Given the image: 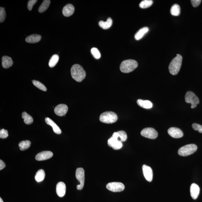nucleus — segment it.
<instances>
[{
  "label": "nucleus",
  "instance_id": "f257e3e1",
  "mask_svg": "<svg viewBox=\"0 0 202 202\" xmlns=\"http://www.w3.org/2000/svg\"><path fill=\"white\" fill-rule=\"evenodd\" d=\"M71 75L74 79L78 82H81L85 79L86 72L81 65L75 64L71 69Z\"/></svg>",
  "mask_w": 202,
  "mask_h": 202
},
{
  "label": "nucleus",
  "instance_id": "f03ea898",
  "mask_svg": "<svg viewBox=\"0 0 202 202\" xmlns=\"http://www.w3.org/2000/svg\"><path fill=\"white\" fill-rule=\"evenodd\" d=\"M182 61V56L179 54H177L176 57L172 60L168 67L170 74L174 75L178 74L180 70Z\"/></svg>",
  "mask_w": 202,
  "mask_h": 202
},
{
  "label": "nucleus",
  "instance_id": "7ed1b4c3",
  "mask_svg": "<svg viewBox=\"0 0 202 202\" xmlns=\"http://www.w3.org/2000/svg\"><path fill=\"white\" fill-rule=\"evenodd\" d=\"M138 66V63L134 60H125L122 62L120 69L122 72L128 73L132 72Z\"/></svg>",
  "mask_w": 202,
  "mask_h": 202
},
{
  "label": "nucleus",
  "instance_id": "20e7f679",
  "mask_svg": "<svg viewBox=\"0 0 202 202\" xmlns=\"http://www.w3.org/2000/svg\"><path fill=\"white\" fill-rule=\"evenodd\" d=\"M118 120V116L114 112L108 111L103 112L100 117V120L102 123H115Z\"/></svg>",
  "mask_w": 202,
  "mask_h": 202
},
{
  "label": "nucleus",
  "instance_id": "39448f33",
  "mask_svg": "<svg viewBox=\"0 0 202 202\" xmlns=\"http://www.w3.org/2000/svg\"><path fill=\"white\" fill-rule=\"evenodd\" d=\"M197 147L194 144L183 146L179 149L178 154L181 156H186L191 155L197 150Z\"/></svg>",
  "mask_w": 202,
  "mask_h": 202
},
{
  "label": "nucleus",
  "instance_id": "423d86ee",
  "mask_svg": "<svg viewBox=\"0 0 202 202\" xmlns=\"http://www.w3.org/2000/svg\"><path fill=\"white\" fill-rule=\"evenodd\" d=\"M185 102L191 104V108H193L196 107L199 103L200 101L196 95L192 91L187 92L185 96Z\"/></svg>",
  "mask_w": 202,
  "mask_h": 202
},
{
  "label": "nucleus",
  "instance_id": "0eeeda50",
  "mask_svg": "<svg viewBox=\"0 0 202 202\" xmlns=\"http://www.w3.org/2000/svg\"><path fill=\"white\" fill-rule=\"evenodd\" d=\"M76 177L80 182V184L77 186V189L79 190L83 188L85 182V171L83 168H78L76 171Z\"/></svg>",
  "mask_w": 202,
  "mask_h": 202
},
{
  "label": "nucleus",
  "instance_id": "6e6552de",
  "mask_svg": "<svg viewBox=\"0 0 202 202\" xmlns=\"http://www.w3.org/2000/svg\"><path fill=\"white\" fill-rule=\"evenodd\" d=\"M124 185L119 182H113L108 183L106 188L108 190L113 192H120L125 189Z\"/></svg>",
  "mask_w": 202,
  "mask_h": 202
},
{
  "label": "nucleus",
  "instance_id": "1a4fd4ad",
  "mask_svg": "<svg viewBox=\"0 0 202 202\" xmlns=\"http://www.w3.org/2000/svg\"><path fill=\"white\" fill-rule=\"evenodd\" d=\"M141 134L142 136L150 139H154L157 137L158 133L152 128H146L141 131Z\"/></svg>",
  "mask_w": 202,
  "mask_h": 202
},
{
  "label": "nucleus",
  "instance_id": "9d476101",
  "mask_svg": "<svg viewBox=\"0 0 202 202\" xmlns=\"http://www.w3.org/2000/svg\"><path fill=\"white\" fill-rule=\"evenodd\" d=\"M68 108L66 104H60L55 107L54 112L58 116L62 117L65 116L68 111Z\"/></svg>",
  "mask_w": 202,
  "mask_h": 202
},
{
  "label": "nucleus",
  "instance_id": "9b49d317",
  "mask_svg": "<svg viewBox=\"0 0 202 202\" xmlns=\"http://www.w3.org/2000/svg\"><path fill=\"white\" fill-rule=\"evenodd\" d=\"M142 170L145 179L149 182H151L153 179V171L152 168L148 166L143 165Z\"/></svg>",
  "mask_w": 202,
  "mask_h": 202
},
{
  "label": "nucleus",
  "instance_id": "f8f14e48",
  "mask_svg": "<svg viewBox=\"0 0 202 202\" xmlns=\"http://www.w3.org/2000/svg\"><path fill=\"white\" fill-rule=\"evenodd\" d=\"M53 153L50 151H42L39 153L35 157L36 160L38 161H44L49 159L53 156Z\"/></svg>",
  "mask_w": 202,
  "mask_h": 202
},
{
  "label": "nucleus",
  "instance_id": "ddd939ff",
  "mask_svg": "<svg viewBox=\"0 0 202 202\" xmlns=\"http://www.w3.org/2000/svg\"><path fill=\"white\" fill-rule=\"evenodd\" d=\"M168 132L170 136L174 138L182 137L183 136L182 131L180 129L176 127H171L168 129Z\"/></svg>",
  "mask_w": 202,
  "mask_h": 202
},
{
  "label": "nucleus",
  "instance_id": "4468645a",
  "mask_svg": "<svg viewBox=\"0 0 202 202\" xmlns=\"http://www.w3.org/2000/svg\"><path fill=\"white\" fill-rule=\"evenodd\" d=\"M108 145L109 147L114 149L118 150L123 147L122 142L119 140L115 139L113 137H110L108 140Z\"/></svg>",
  "mask_w": 202,
  "mask_h": 202
},
{
  "label": "nucleus",
  "instance_id": "2eb2a0df",
  "mask_svg": "<svg viewBox=\"0 0 202 202\" xmlns=\"http://www.w3.org/2000/svg\"><path fill=\"white\" fill-rule=\"evenodd\" d=\"M66 192V186L63 182H59L56 186V193L58 196L60 197H63L65 195Z\"/></svg>",
  "mask_w": 202,
  "mask_h": 202
},
{
  "label": "nucleus",
  "instance_id": "dca6fc26",
  "mask_svg": "<svg viewBox=\"0 0 202 202\" xmlns=\"http://www.w3.org/2000/svg\"><path fill=\"white\" fill-rule=\"evenodd\" d=\"M200 188L199 186L195 183H192L190 187V193L191 196L194 200L197 199L199 195Z\"/></svg>",
  "mask_w": 202,
  "mask_h": 202
},
{
  "label": "nucleus",
  "instance_id": "f3484780",
  "mask_svg": "<svg viewBox=\"0 0 202 202\" xmlns=\"http://www.w3.org/2000/svg\"><path fill=\"white\" fill-rule=\"evenodd\" d=\"M75 8L74 6L71 4H68L64 7L62 12L64 16L69 17L72 16L74 14Z\"/></svg>",
  "mask_w": 202,
  "mask_h": 202
},
{
  "label": "nucleus",
  "instance_id": "a211bd4d",
  "mask_svg": "<svg viewBox=\"0 0 202 202\" xmlns=\"http://www.w3.org/2000/svg\"><path fill=\"white\" fill-rule=\"evenodd\" d=\"M45 121L47 124L51 126L53 129V131L56 134H61V131L57 125L50 118L47 117L45 119Z\"/></svg>",
  "mask_w": 202,
  "mask_h": 202
},
{
  "label": "nucleus",
  "instance_id": "6ab92c4d",
  "mask_svg": "<svg viewBox=\"0 0 202 202\" xmlns=\"http://www.w3.org/2000/svg\"><path fill=\"white\" fill-rule=\"evenodd\" d=\"M13 64L12 60L10 57L4 56L2 58V65L4 68H9L12 66Z\"/></svg>",
  "mask_w": 202,
  "mask_h": 202
},
{
  "label": "nucleus",
  "instance_id": "aec40b11",
  "mask_svg": "<svg viewBox=\"0 0 202 202\" xmlns=\"http://www.w3.org/2000/svg\"><path fill=\"white\" fill-rule=\"evenodd\" d=\"M138 106L146 109H149L152 108V103L151 101L147 100H144L142 99H138L137 101Z\"/></svg>",
  "mask_w": 202,
  "mask_h": 202
},
{
  "label": "nucleus",
  "instance_id": "412c9836",
  "mask_svg": "<svg viewBox=\"0 0 202 202\" xmlns=\"http://www.w3.org/2000/svg\"><path fill=\"white\" fill-rule=\"evenodd\" d=\"M41 39V36L40 35L33 34L27 36L26 39V42L29 43H37L40 41Z\"/></svg>",
  "mask_w": 202,
  "mask_h": 202
},
{
  "label": "nucleus",
  "instance_id": "4be33fe9",
  "mask_svg": "<svg viewBox=\"0 0 202 202\" xmlns=\"http://www.w3.org/2000/svg\"><path fill=\"white\" fill-rule=\"evenodd\" d=\"M149 28L145 27L141 28L135 35L134 37L136 40H139L149 31Z\"/></svg>",
  "mask_w": 202,
  "mask_h": 202
},
{
  "label": "nucleus",
  "instance_id": "5701e85b",
  "mask_svg": "<svg viewBox=\"0 0 202 202\" xmlns=\"http://www.w3.org/2000/svg\"><path fill=\"white\" fill-rule=\"evenodd\" d=\"M99 25L101 27L104 29H109L112 25V20L111 18H108L106 22H104L103 21H100L99 22Z\"/></svg>",
  "mask_w": 202,
  "mask_h": 202
},
{
  "label": "nucleus",
  "instance_id": "b1692460",
  "mask_svg": "<svg viewBox=\"0 0 202 202\" xmlns=\"http://www.w3.org/2000/svg\"><path fill=\"white\" fill-rule=\"evenodd\" d=\"M45 173L44 170L41 169L37 172L35 176V179L37 182H40L44 180L45 177Z\"/></svg>",
  "mask_w": 202,
  "mask_h": 202
},
{
  "label": "nucleus",
  "instance_id": "393cba45",
  "mask_svg": "<svg viewBox=\"0 0 202 202\" xmlns=\"http://www.w3.org/2000/svg\"><path fill=\"white\" fill-rule=\"evenodd\" d=\"M180 8L179 5L175 4L173 5L170 9V13L173 16H179L180 14Z\"/></svg>",
  "mask_w": 202,
  "mask_h": 202
},
{
  "label": "nucleus",
  "instance_id": "a878e982",
  "mask_svg": "<svg viewBox=\"0 0 202 202\" xmlns=\"http://www.w3.org/2000/svg\"><path fill=\"white\" fill-rule=\"evenodd\" d=\"M22 118L24 119V123L26 124L30 125L33 123V118L26 112H23L22 114Z\"/></svg>",
  "mask_w": 202,
  "mask_h": 202
},
{
  "label": "nucleus",
  "instance_id": "bb28decb",
  "mask_svg": "<svg viewBox=\"0 0 202 202\" xmlns=\"http://www.w3.org/2000/svg\"><path fill=\"white\" fill-rule=\"evenodd\" d=\"M50 0H44L43 1L42 4L39 7L38 11L39 12L42 13L46 10L50 5Z\"/></svg>",
  "mask_w": 202,
  "mask_h": 202
},
{
  "label": "nucleus",
  "instance_id": "cd10ccee",
  "mask_svg": "<svg viewBox=\"0 0 202 202\" xmlns=\"http://www.w3.org/2000/svg\"><path fill=\"white\" fill-rule=\"evenodd\" d=\"M31 142L29 140H24L20 142L19 144V147L20 150L23 151L27 150L31 145Z\"/></svg>",
  "mask_w": 202,
  "mask_h": 202
},
{
  "label": "nucleus",
  "instance_id": "c85d7f7f",
  "mask_svg": "<svg viewBox=\"0 0 202 202\" xmlns=\"http://www.w3.org/2000/svg\"><path fill=\"white\" fill-rule=\"evenodd\" d=\"M59 56L57 54L52 55L49 62V66L51 68L55 66L59 61Z\"/></svg>",
  "mask_w": 202,
  "mask_h": 202
},
{
  "label": "nucleus",
  "instance_id": "c756f323",
  "mask_svg": "<svg viewBox=\"0 0 202 202\" xmlns=\"http://www.w3.org/2000/svg\"><path fill=\"white\" fill-rule=\"evenodd\" d=\"M153 2L152 0H144L139 4V6L142 8H147L152 5Z\"/></svg>",
  "mask_w": 202,
  "mask_h": 202
},
{
  "label": "nucleus",
  "instance_id": "7c9ffc66",
  "mask_svg": "<svg viewBox=\"0 0 202 202\" xmlns=\"http://www.w3.org/2000/svg\"><path fill=\"white\" fill-rule=\"evenodd\" d=\"M32 82L33 85H34L35 87L38 88L39 89L44 91H47V89L46 86H45L44 84L41 83V82L36 80H32Z\"/></svg>",
  "mask_w": 202,
  "mask_h": 202
},
{
  "label": "nucleus",
  "instance_id": "2f4dec72",
  "mask_svg": "<svg viewBox=\"0 0 202 202\" xmlns=\"http://www.w3.org/2000/svg\"><path fill=\"white\" fill-rule=\"evenodd\" d=\"M91 53L95 59H98L101 57V54L98 49L93 48L91 49Z\"/></svg>",
  "mask_w": 202,
  "mask_h": 202
},
{
  "label": "nucleus",
  "instance_id": "473e14b6",
  "mask_svg": "<svg viewBox=\"0 0 202 202\" xmlns=\"http://www.w3.org/2000/svg\"><path fill=\"white\" fill-rule=\"evenodd\" d=\"M119 135L120 141L122 142L126 141L127 136L126 132L123 131H119L117 132Z\"/></svg>",
  "mask_w": 202,
  "mask_h": 202
},
{
  "label": "nucleus",
  "instance_id": "72a5a7b5",
  "mask_svg": "<svg viewBox=\"0 0 202 202\" xmlns=\"http://www.w3.org/2000/svg\"><path fill=\"white\" fill-rule=\"evenodd\" d=\"M6 17V13L4 8L1 7L0 8V22H2L4 21Z\"/></svg>",
  "mask_w": 202,
  "mask_h": 202
},
{
  "label": "nucleus",
  "instance_id": "f704fd0d",
  "mask_svg": "<svg viewBox=\"0 0 202 202\" xmlns=\"http://www.w3.org/2000/svg\"><path fill=\"white\" fill-rule=\"evenodd\" d=\"M8 136V131L4 129H2L0 131V138H6Z\"/></svg>",
  "mask_w": 202,
  "mask_h": 202
},
{
  "label": "nucleus",
  "instance_id": "c9c22d12",
  "mask_svg": "<svg viewBox=\"0 0 202 202\" xmlns=\"http://www.w3.org/2000/svg\"><path fill=\"white\" fill-rule=\"evenodd\" d=\"M192 127L195 130L198 131L199 132L202 133V125L198 123H194L192 125Z\"/></svg>",
  "mask_w": 202,
  "mask_h": 202
},
{
  "label": "nucleus",
  "instance_id": "e433bc0d",
  "mask_svg": "<svg viewBox=\"0 0 202 202\" xmlns=\"http://www.w3.org/2000/svg\"><path fill=\"white\" fill-rule=\"evenodd\" d=\"M37 0H30L28 1L27 8L28 10L31 11L32 9L33 5L37 2Z\"/></svg>",
  "mask_w": 202,
  "mask_h": 202
},
{
  "label": "nucleus",
  "instance_id": "4c0bfd02",
  "mask_svg": "<svg viewBox=\"0 0 202 202\" xmlns=\"http://www.w3.org/2000/svg\"><path fill=\"white\" fill-rule=\"evenodd\" d=\"M190 1L193 7H196L199 5L200 3L201 2V0H192Z\"/></svg>",
  "mask_w": 202,
  "mask_h": 202
},
{
  "label": "nucleus",
  "instance_id": "58836bf2",
  "mask_svg": "<svg viewBox=\"0 0 202 202\" xmlns=\"http://www.w3.org/2000/svg\"><path fill=\"white\" fill-rule=\"evenodd\" d=\"M5 164L2 160H0V170H1L5 167Z\"/></svg>",
  "mask_w": 202,
  "mask_h": 202
},
{
  "label": "nucleus",
  "instance_id": "ea45409f",
  "mask_svg": "<svg viewBox=\"0 0 202 202\" xmlns=\"http://www.w3.org/2000/svg\"><path fill=\"white\" fill-rule=\"evenodd\" d=\"M0 202H3L2 199V198H0Z\"/></svg>",
  "mask_w": 202,
  "mask_h": 202
}]
</instances>
